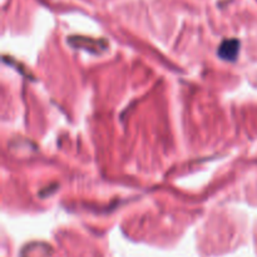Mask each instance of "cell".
<instances>
[{
    "mask_svg": "<svg viewBox=\"0 0 257 257\" xmlns=\"http://www.w3.org/2000/svg\"><path fill=\"white\" fill-rule=\"evenodd\" d=\"M239 48L240 42L237 39L223 40L218 48V55L223 61H235L239 54Z\"/></svg>",
    "mask_w": 257,
    "mask_h": 257,
    "instance_id": "obj_1",
    "label": "cell"
}]
</instances>
